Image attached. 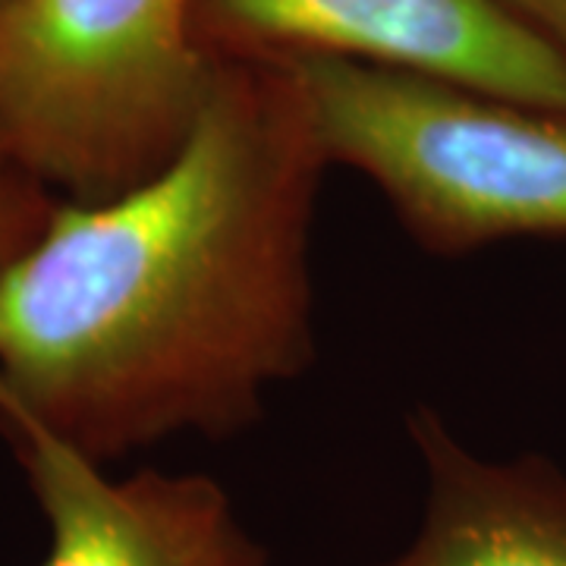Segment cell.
Listing matches in <instances>:
<instances>
[{
	"instance_id": "cell-1",
	"label": "cell",
	"mask_w": 566,
	"mask_h": 566,
	"mask_svg": "<svg viewBox=\"0 0 566 566\" xmlns=\"http://www.w3.org/2000/svg\"><path fill=\"white\" fill-rule=\"evenodd\" d=\"M324 155L286 63H218L189 142L107 202H57L0 274V387L95 463L230 438L315 359Z\"/></svg>"
},
{
	"instance_id": "cell-2",
	"label": "cell",
	"mask_w": 566,
	"mask_h": 566,
	"mask_svg": "<svg viewBox=\"0 0 566 566\" xmlns=\"http://www.w3.org/2000/svg\"><path fill=\"white\" fill-rule=\"evenodd\" d=\"M192 0H10L0 10V139L63 202L158 177L218 80Z\"/></svg>"
},
{
	"instance_id": "cell-3",
	"label": "cell",
	"mask_w": 566,
	"mask_h": 566,
	"mask_svg": "<svg viewBox=\"0 0 566 566\" xmlns=\"http://www.w3.org/2000/svg\"><path fill=\"white\" fill-rule=\"evenodd\" d=\"M327 164L381 189L431 255L566 237V114L349 61H290Z\"/></svg>"
},
{
	"instance_id": "cell-4",
	"label": "cell",
	"mask_w": 566,
	"mask_h": 566,
	"mask_svg": "<svg viewBox=\"0 0 566 566\" xmlns=\"http://www.w3.org/2000/svg\"><path fill=\"white\" fill-rule=\"evenodd\" d=\"M214 63L349 61L566 114V54L501 0H192Z\"/></svg>"
},
{
	"instance_id": "cell-5",
	"label": "cell",
	"mask_w": 566,
	"mask_h": 566,
	"mask_svg": "<svg viewBox=\"0 0 566 566\" xmlns=\"http://www.w3.org/2000/svg\"><path fill=\"white\" fill-rule=\"evenodd\" d=\"M0 441L39 504L35 566H271L230 494L205 472L114 479L0 387Z\"/></svg>"
},
{
	"instance_id": "cell-6",
	"label": "cell",
	"mask_w": 566,
	"mask_h": 566,
	"mask_svg": "<svg viewBox=\"0 0 566 566\" xmlns=\"http://www.w3.org/2000/svg\"><path fill=\"white\" fill-rule=\"evenodd\" d=\"M424 469L419 532L375 566H566V475L542 457L482 460L431 406L409 412Z\"/></svg>"
},
{
	"instance_id": "cell-7",
	"label": "cell",
	"mask_w": 566,
	"mask_h": 566,
	"mask_svg": "<svg viewBox=\"0 0 566 566\" xmlns=\"http://www.w3.org/2000/svg\"><path fill=\"white\" fill-rule=\"evenodd\" d=\"M57 196L20 164L0 167V274L44 233Z\"/></svg>"
},
{
	"instance_id": "cell-8",
	"label": "cell",
	"mask_w": 566,
	"mask_h": 566,
	"mask_svg": "<svg viewBox=\"0 0 566 566\" xmlns=\"http://www.w3.org/2000/svg\"><path fill=\"white\" fill-rule=\"evenodd\" d=\"M506 10L566 54V0H501Z\"/></svg>"
},
{
	"instance_id": "cell-9",
	"label": "cell",
	"mask_w": 566,
	"mask_h": 566,
	"mask_svg": "<svg viewBox=\"0 0 566 566\" xmlns=\"http://www.w3.org/2000/svg\"><path fill=\"white\" fill-rule=\"evenodd\" d=\"M7 164H17V161L10 158V151L3 148V139H0V167H7Z\"/></svg>"
},
{
	"instance_id": "cell-10",
	"label": "cell",
	"mask_w": 566,
	"mask_h": 566,
	"mask_svg": "<svg viewBox=\"0 0 566 566\" xmlns=\"http://www.w3.org/2000/svg\"><path fill=\"white\" fill-rule=\"evenodd\" d=\"M7 3H10V0H0V10H3V7H7Z\"/></svg>"
}]
</instances>
